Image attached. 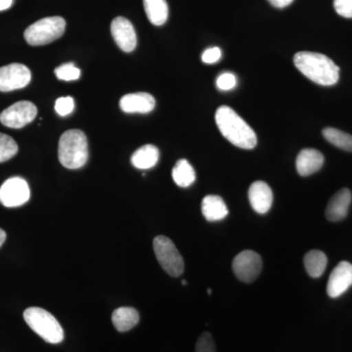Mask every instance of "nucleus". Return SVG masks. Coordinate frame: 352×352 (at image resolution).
<instances>
[{"label":"nucleus","instance_id":"nucleus-14","mask_svg":"<svg viewBox=\"0 0 352 352\" xmlns=\"http://www.w3.org/2000/svg\"><path fill=\"white\" fill-rule=\"evenodd\" d=\"M156 100L151 94L138 92L124 95L120 101V107L124 113H147L154 110Z\"/></svg>","mask_w":352,"mask_h":352},{"label":"nucleus","instance_id":"nucleus-19","mask_svg":"<svg viewBox=\"0 0 352 352\" xmlns=\"http://www.w3.org/2000/svg\"><path fill=\"white\" fill-rule=\"evenodd\" d=\"M159 149L154 145H145L139 148L131 157V163L139 170H149L159 161Z\"/></svg>","mask_w":352,"mask_h":352},{"label":"nucleus","instance_id":"nucleus-28","mask_svg":"<svg viewBox=\"0 0 352 352\" xmlns=\"http://www.w3.org/2000/svg\"><path fill=\"white\" fill-rule=\"evenodd\" d=\"M74 108H75V102L72 97H61V98L57 99L56 103H55V111L58 115L62 116V117L69 115L73 112Z\"/></svg>","mask_w":352,"mask_h":352},{"label":"nucleus","instance_id":"nucleus-23","mask_svg":"<svg viewBox=\"0 0 352 352\" xmlns=\"http://www.w3.org/2000/svg\"><path fill=\"white\" fill-rule=\"evenodd\" d=\"M323 136L331 144L344 150V151L352 152V135L340 131L333 127H327L323 129Z\"/></svg>","mask_w":352,"mask_h":352},{"label":"nucleus","instance_id":"nucleus-30","mask_svg":"<svg viewBox=\"0 0 352 352\" xmlns=\"http://www.w3.org/2000/svg\"><path fill=\"white\" fill-rule=\"evenodd\" d=\"M222 56L221 50L219 47H210L204 51L201 54V60L206 64H214L219 61Z\"/></svg>","mask_w":352,"mask_h":352},{"label":"nucleus","instance_id":"nucleus-16","mask_svg":"<svg viewBox=\"0 0 352 352\" xmlns=\"http://www.w3.org/2000/svg\"><path fill=\"white\" fill-rule=\"evenodd\" d=\"M324 164V156L318 150L303 149L296 157V166L298 175L309 176L317 173Z\"/></svg>","mask_w":352,"mask_h":352},{"label":"nucleus","instance_id":"nucleus-15","mask_svg":"<svg viewBox=\"0 0 352 352\" xmlns=\"http://www.w3.org/2000/svg\"><path fill=\"white\" fill-rule=\"evenodd\" d=\"M351 192L347 188L340 189L329 201L326 208V217L330 221L337 222L344 219L351 203Z\"/></svg>","mask_w":352,"mask_h":352},{"label":"nucleus","instance_id":"nucleus-35","mask_svg":"<svg viewBox=\"0 0 352 352\" xmlns=\"http://www.w3.org/2000/svg\"><path fill=\"white\" fill-rule=\"evenodd\" d=\"M186 284H187L186 281H185V280H182V285H184V286H185V285H186Z\"/></svg>","mask_w":352,"mask_h":352},{"label":"nucleus","instance_id":"nucleus-34","mask_svg":"<svg viewBox=\"0 0 352 352\" xmlns=\"http://www.w3.org/2000/svg\"><path fill=\"white\" fill-rule=\"evenodd\" d=\"M212 293V289H208V295H210V294Z\"/></svg>","mask_w":352,"mask_h":352},{"label":"nucleus","instance_id":"nucleus-20","mask_svg":"<svg viewBox=\"0 0 352 352\" xmlns=\"http://www.w3.org/2000/svg\"><path fill=\"white\" fill-rule=\"evenodd\" d=\"M148 19L153 25H163L168 21V6L166 0H143Z\"/></svg>","mask_w":352,"mask_h":352},{"label":"nucleus","instance_id":"nucleus-13","mask_svg":"<svg viewBox=\"0 0 352 352\" xmlns=\"http://www.w3.org/2000/svg\"><path fill=\"white\" fill-rule=\"evenodd\" d=\"M249 200L254 212L266 214L273 203V193L270 185L263 182L252 183L249 189Z\"/></svg>","mask_w":352,"mask_h":352},{"label":"nucleus","instance_id":"nucleus-22","mask_svg":"<svg viewBox=\"0 0 352 352\" xmlns=\"http://www.w3.org/2000/svg\"><path fill=\"white\" fill-rule=\"evenodd\" d=\"M327 256L319 250H312L305 256V266L309 276L320 277L327 266Z\"/></svg>","mask_w":352,"mask_h":352},{"label":"nucleus","instance_id":"nucleus-26","mask_svg":"<svg viewBox=\"0 0 352 352\" xmlns=\"http://www.w3.org/2000/svg\"><path fill=\"white\" fill-rule=\"evenodd\" d=\"M237 85V78L232 73L226 72L219 76L217 80V87L221 91H228Z\"/></svg>","mask_w":352,"mask_h":352},{"label":"nucleus","instance_id":"nucleus-32","mask_svg":"<svg viewBox=\"0 0 352 352\" xmlns=\"http://www.w3.org/2000/svg\"><path fill=\"white\" fill-rule=\"evenodd\" d=\"M12 3L13 0H0V11L6 10Z\"/></svg>","mask_w":352,"mask_h":352},{"label":"nucleus","instance_id":"nucleus-10","mask_svg":"<svg viewBox=\"0 0 352 352\" xmlns=\"http://www.w3.org/2000/svg\"><path fill=\"white\" fill-rule=\"evenodd\" d=\"M32 74L25 65L14 63L0 68V91L21 89L29 85Z\"/></svg>","mask_w":352,"mask_h":352},{"label":"nucleus","instance_id":"nucleus-12","mask_svg":"<svg viewBox=\"0 0 352 352\" xmlns=\"http://www.w3.org/2000/svg\"><path fill=\"white\" fill-rule=\"evenodd\" d=\"M352 286V264L342 261L331 273L327 293L331 298H339Z\"/></svg>","mask_w":352,"mask_h":352},{"label":"nucleus","instance_id":"nucleus-1","mask_svg":"<svg viewBox=\"0 0 352 352\" xmlns=\"http://www.w3.org/2000/svg\"><path fill=\"white\" fill-rule=\"evenodd\" d=\"M296 68L308 80L323 87H331L340 80V68L332 59L321 53L302 51L294 56Z\"/></svg>","mask_w":352,"mask_h":352},{"label":"nucleus","instance_id":"nucleus-4","mask_svg":"<svg viewBox=\"0 0 352 352\" xmlns=\"http://www.w3.org/2000/svg\"><path fill=\"white\" fill-rule=\"evenodd\" d=\"M24 319L28 326L48 344L63 342V328L57 319L43 308H28L24 312Z\"/></svg>","mask_w":352,"mask_h":352},{"label":"nucleus","instance_id":"nucleus-24","mask_svg":"<svg viewBox=\"0 0 352 352\" xmlns=\"http://www.w3.org/2000/svg\"><path fill=\"white\" fill-rule=\"evenodd\" d=\"M18 153V145L12 138L0 133V163L12 159Z\"/></svg>","mask_w":352,"mask_h":352},{"label":"nucleus","instance_id":"nucleus-18","mask_svg":"<svg viewBox=\"0 0 352 352\" xmlns=\"http://www.w3.org/2000/svg\"><path fill=\"white\" fill-rule=\"evenodd\" d=\"M139 314L135 308L120 307L117 308L112 314V322L113 327L119 332H127L138 325Z\"/></svg>","mask_w":352,"mask_h":352},{"label":"nucleus","instance_id":"nucleus-8","mask_svg":"<svg viewBox=\"0 0 352 352\" xmlns=\"http://www.w3.org/2000/svg\"><path fill=\"white\" fill-rule=\"evenodd\" d=\"M38 115V108L30 101H19L0 113V122L10 129H21L32 122Z\"/></svg>","mask_w":352,"mask_h":352},{"label":"nucleus","instance_id":"nucleus-33","mask_svg":"<svg viewBox=\"0 0 352 352\" xmlns=\"http://www.w3.org/2000/svg\"><path fill=\"white\" fill-rule=\"evenodd\" d=\"M6 231L2 230V229L0 228V247H1L2 245H3V243L6 242Z\"/></svg>","mask_w":352,"mask_h":352},{"label":"nucleus","instance_id":"nucleus-17","mask_svg":"<svg viewBox=\"0 0 352 352\" xmlns=\"http://www.w3.org/2000/svg\"><path fill=\"white\" fill-rule=\"evenodd\" d=\"M201 214L208 221H219L228 215V208L221 197L208 195L201 201Z\"/></svg>","mask_w":352,"mask_h":352},{"label":"nucleus","instance_id":"nucleus-7","mask_svg":"<svg viewBox=\"0 0 352 352\" xmlns=\"http://www.w3.org/2000/svg\"><path fill=\"white\" fill-rule=\"evenodd\" d=\"M232 267L236 277L245 283H252L261 274L263 259L258 252L245 250L234 258Z\"/></svg>","mask_w":352,"mask_h":352},{"label":"nucleus","instance_id":"nucleus-21","mask_svg":"<svg viewBox=\"0 0 352 352\" xmlns=\"http://www.w3.org/2000/svg\"><path fill=\"white\" fill-rule=\"evenodd\" d=\"M171 175L175 184L182 188L191 186L195 182V170L187 160H179L173 168Z\"/></svg>","mask_w":352,"mask_h":352},{"label":"nucleus","instance_id":"nucleus-25","mask_svg":"<svg viewBox=\"0 0 352 352\" xmlns=\"http://www.w3.org/2000/svg\"><path fill=\"white\" fill-rule=\"evenodd\" d=\"M55 75L61 80H76L80 78V69L76 68L75 64L68 63L62 65L55 69Z\"/></svg>","mask_w":352,"mask_h":352},{"label":"nucleus","instance_id":"nucleus-27","mask_svg":"<svg viewBox=\"0 0 352 352\" xmlns=\"http://www.w3.org/2000/svg\"><path fill=\"white\" fill-rule=\"evenodd\" d=\"M195 352H217L214 338L210 333H201L197 342Z\"/></svg>","mask_w":352,"mask_h":352},{"label":"nucleus","instance_id":"nucleus-3","mask_svg":"<svg viewBox=\"0 0 352 352\" xmlns=\"http://www.w3.org/2000/svg\"><path fill=\"white\" fill-rule=\"evenodd\" d=\"M60 163L69 170H78L87 164L88 144L85 134L78 129H71L62 134L58 147Z\"/></svg>","mask_w":352,"mask_h":352},{"label":"nucleus","instance_id":"nucleus-5","mask_svg":"<svg viewBox=\"0 0 352 352\" xmlns=\"http://www.w3.org/2000/svg\"><path fill=\"white\" fill-rule=\"evenodd\" d=\"M66 29V21L59 16L43 18L25 31V41L32 46L45 45L61 38Z\"/></svg>","mask_w":352,"mask_h":352},{"label":"nucleus","instance_id":"nucleus-11","mask_svg":"<svg viewBox=\"0 0 352 352\" xmlns=\"http://www.w3.org/2000/svg\"><path fill=\"white\" fill-rule=\"evenodd\" d=\"M111 32L116 43L124 51L131 52L138 45V36L135 30L129 20L124 17H117L111 25Z\"/></svg>","mask_w":352,"mask_h":352},{"label":"nucleus","instance_id":"nucleus-31","mask_svg":"<svg viewBox=\"0 0 352 352\" xmlns=\"http://www.w3.org/2000/svg\"><path fill=\"white\" fill-rule=\"evenodd\" d=\"M267 1L276 8H285V7L289 6L294 0H267Z\"/></svg>","mask_w":352,"mask_h":352},{"label":"nucleus","instance_id":"nucleus-29","mask_svg":"<svg viewBox=\"0 0 352 352\" xmlns=\"http://www.w3.org/2000/svg\"><path fill=\"white\" fill-rule=\"evenodd\" d=\"M336 12L344 18H352V0H333Z\"/></svg>","mask_w":352,"mask_h":352},{"label":"nucleus","instance_id":"nucleus-9","mask_svg":"<svg viewBox=\"0 0 352 352\" xmlns=\"http://www.w3.org/2000/svg\"><path fill=\"white\" fill-rule=\"evenodd\" d=\"M31 198L29 184L21 177H11L0 187V203L7 208L24 205Z\"/></svg>","mask_w":352,"mask_h":352},{"label":"nucleus","instance_id":"nucleus-2","mask_svg":"<svg viewBox=\"0 0 352 352\" xmlns=\"http://www.w3.org/2000/svg\"><path fill=\"white\" fill-rule=\"evenodd\" d=\"M215 122L219 131L233 145L251 150L258 143L256 132L233 109L221 106L215 113Z\"/></svg>","mask_w":352,"mask_h":352},{"label":"nucleus","instance_id":"nucleus-6","mask_svg":"<svg viewBox=\"0 0 352 352\" xmlns=\"http://www.w3.org/2000/svg\"><path fill=\"white\" fill-rule=\"evenodd\" d=\"M153 248L162 268L170 276L179 277L184 271V261L173 241L164 235L157 236Z\"/></svg>","mask_w":352,"mask_h":352}]
</instances>
